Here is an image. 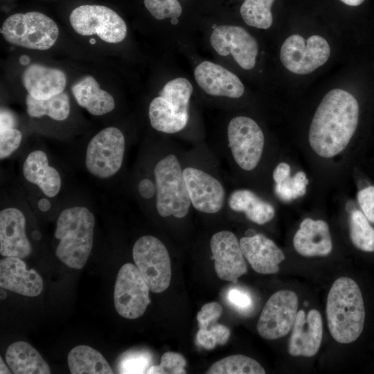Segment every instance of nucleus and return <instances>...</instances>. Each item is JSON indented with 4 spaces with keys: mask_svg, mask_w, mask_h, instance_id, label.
Returning a JSON list of instances; mask_svg holds the SVG:
<instances>
[{
    "mask_svg": "<svg viewBox=\"0 0 374 374\" xmlns=\"http://www.w3.org/2000/svg\"><path fill=\"white\" fill-rule=\"evenodd\" d=\"M71 91L78 104L92 115L102 116L115 107L113 96L100 89L93 76L83 77L72 86Z\"/></svg>",
    "mask_w": 374,
    "mask_h": 374,
    "instance_id": "obj_25",
    "label": "nucleus"
},
{
    "mask_svg": "<svg viewBox=\"0 0 374 374\" xmlns=\"http://www.w3.org/2000/svg\"><path fill=\"white\" fill-rule=\"evenodd\" d=\"M357 200L366 217L374 223V186H368L359 190Z\"/></svg>",
    "mask_w": 374,
    "mask_h": 374,
    "instance_id": "obj_41",
    "label": "nucleus"
},
{
    "mask_svg": "<svg viewBox=\"0 0 374 374\" xmlns=\"http://www.w3.org/2000/svg\"><path fill=\"white\" fill-rule=\"evenodd\" d=\"M240 244L244 258L255 271L262 274L278 272L279 264L285 256L271 240L256 233L242 238Z\"/></svg>",
    "mask_w": 374,
    "mask_h": 374,
    "instance_id": "obj_20",
    "label": "nucleus"
},
{
    "mask_svg": "<svg viewBox=\"0 0 374 374\" xmlns=\"http://www.w3.org/2000/svg\"><path fill=\"white\" fill-rule=\"evenodd\" d=\"M192 93L193 86L186 78L168 81L149 105L148 116L152 127L168 134L182 130L188 123Z\"/></svg>",
    "mask_w": 374,
    "mask_h": 374,
    "instance_id": "obj_4",
    "label": "nucleus"
},
{
    "mask_svg": "<svg viewBox=\"0 0 374 374\" xmlns=\"http://www.w3.org/2000/svg\"><path fill=\"white\" fill-rule=\"evenodd\" d=\"M15 118L12 114L6 109L1 110L0 116V128L1 127H14Z\"/></svg>",
    "mask_w": 374,
    "mask_h": 374,
    "instance_id": "obj_44",
    "label": "nucleus"
},
{
    "mask_svg": "<svg viewBox=\"0 0 374 374\" xmlns=\"http://www.w3.org/2000/svg\"><path fill=\"white\" fill-rule=\"evenodd\" d=\"M230 335L231 331L229 328L222 324L215 323L210 328H199L196 339L200 346L211 350L216 345H224Z\"/></svg>",
    "mask_w": 374,
    "mask_h": 374,
    "instance_id": "obj_35",
    "label": "nucleus"
},
{
    "mask_svg": "<svg viewBox=\"0 0 374 374\" xmlns=\"http://www.w3.org/2000/svg\"><path fill=\"white\" fill-rule=\"evenodd\" d=\"M154 175L159 214L164 217H184L191 203L177 157L171 154L160 160L154 167Z\"/></svg>",
    "mask_w": 374,
    "mask_h": 374,
    "instance_id": "obj_5",
    "label": "nucleus"
},
{
    "mask_svg": "<svg viewBox=\"0 0 374 374\" xmlns=\"http://www.w3.org/2000/svg\"><path fill=\"white\" fill-rule=\"evenodd\" d=\"M290 172L291 169L289 164L285 162L280 163L273 172V179L276 184L283 181L290 177Z\"/></svg>",
    "mask_w": 374,
    "mask_h": 374,
    "instance_id": "obj_43",
    "label": "nucleus"
},
{
    "mask_svg": "<svg viewBox=\"0 0 374 374\" xmlns=\"http://www.w3.org/2000/svg\"><path fill=\"white\" fill-rule=\"evenodd\" d=\"M30 61V59L28 56L26 55H23L21 56L20 58H19V62H21V64H27Z\"/></svg>",
    "mask_w": 374,
    "mask_h": 374,
    "instance_id": "obj_48",
    "label": "nucleus"
},
{
    "mask_svg": "<svg viewBox=\"0 0 374 374\" xmlns=\"http://www.w3.org/2000/svg\"><path fill=\"white\" fill-rule=\"evenodd\" d=\"M186 362L184 357L174 352L165 353L159 365L151 366L147 371L148 374H184Z\"/></svg>",
    "mask_w": 374,
    "mask_h": 374,
    "instance_id": "obj_37",
    "label": "nucleus"
},
{
    "mask_svg": "<svg viewBox=\"0 0 374 374\" xmlns=\"http://www.w3.org/2000/svg\"><path fill=\"white\" fill-rule=\"evenodd\" d=\"M210 42L219 55L231 54L241 68L250 70L255 66L258 45L244 28L231 25L217 26L211 33Z\"/></svg>",
    "mask_w": 374,
    "mask_h": 374,
    "instance_id": "obj_14",
    "label": "nucleus"
},
{
    "mask_svg": "<svg viewBox=\"0 0 374 374\" xmlns=\"http://www.w3.org/2000/svg\"><path fill=\"white\" fill-rule=\"evenodd\" d=\"M68 365L72 374L114 373L103 355L86 345H79L71 350L68 355Z\"/></svg>",
    "mask_w": 374,
    "mask_h": 374,
    "instance_id": "obj_28",
    "label": "nucleus"
},
{
    "mask_svg": "<svg viewBox=\"0 0 374 374\" xmlns=\"http://www.w3.org/2000/svg\"><path fill=\"white\" fill-rule=\"evenodd\" d=\"M228 202L231 209L243 212L250 221L258 224H264L271 221L275 215L274 208L271 204L247 189L233 191Z\"/></svg>",
    "mask_w": 374,
    "mask_h": 374,
    "instance_id": "obj_27",
    "label": "nucleus"
},
{
    "mask_svg": "<svg viewBox=\"0 0 374 374\" xmlns=\"http://www.w3.org/2000/svg\"><path fill=\"white\" fill-rule=\"evenodd\" d=\"M0 373L1 374H10L11 372L9 371L7 366L5 364L1 357H0Z\"/></svg>",
    "mask_w": 374,
    "mask_h": 374,
    "instance_id": "obj_47",
    "label": "nucleus"
},
{
    "mask_svg": "<svg viewBox=\"0 0 374 374\" xmlns=\"http://www.w3.org/2000/svg\"><path fill=\"white\" fill-rule=\"evenodd\" d=\"M222 311V305L217 302H211L204 305L197 314L199 328H208L220 317Z\"/></svg>",
    "mask_w": 374,
    "mask_h": 374,
    "instance_id": "obj_39",
    "label": "nucleus"
},
{
    "mask_svg": "<svg viewBox=\"0 0 374 374\" xmlns=\"http://www.w3.org/2000/svg\"><path fill=\"white\" fill-rule=\"evenodd\" d=\"M229 303L240 312H247L253 306L251 295L245 290L239 287H232L226 294Z\"/></svg>",
    "mask_w": 374,
    "mask_h": 374,
    "instance_id": "obj_40",
    "label": "nucleus"
},
{
    "mask_svg": "<svg viewBox=\"0 0 374 374\" xmlns=\"http://www.w3.org/2000/svg\"><path fill=\"white\" fill-rule=\"evenodd\" d=\"M1 33L10 44L44 51L55 44L59 28L47 15L33 11L9 16L2 24Z\"/></svg>",
    "mask_w": 374,
    "mask_h": 374,
    "instance_id": "obj_6",
    "label": "nucleus"
},
{
    "mask_svg": "<svg viewBox=\"0 0 374 374\" xmlns=\"http://www.w3.org/2000/svg\"><path fill=\"white\" fill-rule=\"evenodd\" d=\"M32 235H33V238L35 240H39L40 238H41V234H40V233H39L38 231H34L33 232Z\"/></svg>",
    "mask_w": 374,
    "mask_h": 374,
    "instance_id": "obj_49",
    "label": "nucleus"
},
{
    "mask_svg": "<svg viewBox=\"0 0 374 374\" xmlns=\"http://www.w3.org/2000/svg\"><path fill=\"white\" fill-rule=\"evenodd\" d=\"M210 246L217 276L223 280L238 283V279L247 272V265L235 234L229 231H219L212 236Z\"/></svg>",
    "mask_w": 374,
    "mask_h": 374,
    "instance_id": "obj_15",
    "label": "nucleus"
},
{
    "mask_svg": "<svg viewBox=\"0 0 374 374\" xmlns=\"http://www.w3.org/2000/svg\"><path fill=\"white\" fill-rule=\"evenodd\" d=\"M346 5L350 6H357L362 4L365 0H340Z\"/></svg>",
    "mask_w": 374,
    "mask_h": 374,
    "instance_id": "obj_46",
    "label": "nucleus"
},
{
    "mask_svg": "<svg viewBox=\"0 0 374 374\" xmlns=\"http://www.w3.org/2000/svg\"><path fill=\"white\" fill-rule=\"evenodd\" d=\"M323 323L320 312L310 310L298 311L288 343V353L294 357H310L315 355L321 344Z\"/></svg>",
    "mask_w": 374,
    "mask_h": 374,
    "instance_id": "obj_17",
    "label": "nucleus"
},
{
    "mask_svg": "<svg viewBox=\"0 0 374 374\" xmlns=\"http://www.w3.org/2000/svg\"><path fill=\"white\" fill-rule=\"evenodd\" d=\"M194 76L200 88L211 96L238 98L244 91V84L235 74L210 61L198 64Z\"/></svg>",
    "mask_w": 374,
    "mask_h": 374,
    "instance_id": "obj_19",
    "label": "nucleus"
},
{
    "mask_svg": "<svg viewBox=\"0 0 374 374\" xmlns=\"http://www.w3.org/2000/svg\"><path fill=\"white\" fill-rule=\"evenodd\" d=\"M298 305L294 292L283 290L273 294L264 305L257 323L260 336L274 340L288 334L294 326Z\"/></svg>",
    "mask_w": 374,
    "mask_h": 374,
    "instance_id": "obj_13",
    "label": "nucleus"
},
{
    "mask_svg": "<svg viewBox=\"0 0 374 374\" xmlns=\"http://www.w3.org/2000/svg\"><path fill=\"white\" fill-rule=\"evenodd\" d=\"M274 0H244L240 8L244 21L261 29L269 28L273 21L271 6Z\"/></svg>",
    "mask_w": 374,
    "mask_h": 374,
    "instance_id": "obj_32",
    "label": "nucleus"
},
{
    "mask_svg": "<svg viewBox=\"0 0 374 374\" xmlns=\"http://www.w3.org/2000/svg\"><path fill=\"white\" fill-rule=\"evenodd\" d=\"M146 9L157 19H176L182 12L178 0H144Z\"/></svg>",
    "mask_w": 374,
    "mask_h": 374,
    "instance_id": "obj_36",
    "label": "nucleus"
},
{
    "mask_svg": "<svg viewBox=\"0 0 374 374\" xmlns=\"http://www.w3.org/2000/svg\"><path fill=\"white\" fill-rule=\"evenodd\" d=\"M25 179L37 186L48 197H55L61 188V177L57 170L48 165L44 152L37 150L31 152L23 165Z\"/></svg>",
    "mask_w": 374,
    "mask_h": 374,
    "instance_id": "obj_24",
    "label": "nucleus"
},
{
    "mask_svg": "<svg viewBox=\"0 0 374 374\" xmlns=\"http://www.w3.org/2000/svg\"><path fill=\"white\" fill-rule=\"evenodd\" d=\"M359 105L349 92L334 89L319 105L310 124L308 140L320 157H333L350 141L357 127Z\"/></svg>",
    "mask_w": 374,
    "mask_h": 374,
    "instance_id": "obj_1",
    "label": "nucleus"
},
{
    "mask_svg": "<svg viewBox=\"0 0 374 374\" xmlns=\"http://www.w3.org/2000/svg\"><path fill=\"white\" fill-rule=\"evenodd\" d=\"M328 329L332 338L341 344H350L362 334L365 321V308L357 283L342 276L335 280L326 303Z\"/></svg>",
    "mask_w": 374,
    "mask_h": 374,
    "instance_id": "obj_2",
    "label": "nucleus"
},
{
    "mask_svg": "<svg viewBox=\"0 0 374 374\" xmlns=\"http://www.w3.org/2000/svg\"><path fill=\"white\" fill-rule=\"evenodd\" d=\"M6 360L15 374H49L51 369L38 351L25 341L10 344L6 352Z\"/></svg>",
    "mask_w": 374,
    "mask_h": 374,
    "instance_id": "obj_26",
    "label": "nucleus"
},
{
    "mask_svg": "<svg viewBox=\"0 0 374 374\" xmlns=\"http://www.w3.org/2000/svg\"><path fill=\"white\" fill-rule=\"evenodd\" d=\"M69 21L79 35H96L108 43L122 42L127 35L125 21L112 9L99 5H82L73 10Z\"/></svg>",
    "mask_w": 374,
    "mask_h": 374,
    "instance_id": "obj_9",
    "label": "nucleus"
},
{
    "mask_svg": "<svg viewBox=\"0 0 374 374\" xmlns=\"http://www.w3.org/2000/svg\"><path fill=\"white\" fill-rule=\"evenodd\" d=\"M149 290L136 266L132 263L123 265L118 272L114 292L118 314L129 319L142 316L150 303Z\"/></svg>",
    "mask_w": 374,
    "mask_h": 374,
    "instance_id": "obj_12",
    "label": "nucleus"
},
{
    "mask_svg": "<svg viewBox=\"0 0 374 374\" xmlns=\"http://www.w3.org/2000/svg\"><path fill=\"white\" fill-rule=\"evenodd\" d=\"M206 373L265 374V371L255 359L243 355H233L214 363Z\"/></svg>",
    "mask_w": 374,
    "mask_h": 374,
    "instance_id": "obj_30",
    "label": "nucleus"
},
{
    "mask_svg": "<svg viewBox=\"0 0 374 374\" xmlns=\"http://www.w3.org/2000/svg\"><path fill=\"white\" fill-rule=\"evenodd\" d=\"M32 247L26 234V219L18 208L9 207L0 212V253L4 257L25 258Z\"/></svg>",
    "mask_w": 374,
    "mask_h": 374,
    "instance_id": "obj_18",
    "label": "nucleus"
},
{
    "mask_svg": "<svg viewBox=\"0 0 374 374\" xmlns=\"http://www.w3.org/2000/svg\"><path fill=\"white\" fill-rule=\"evenodd\" d=\"M125 137L115 127H108L97 133L89 141L85 155V166L90 174L107 179L116 174L123 164Z\"/></svg>",
    "mask_w": 374,
    "mask_h": 374,
    "instance_id": "obj_7",
    "label": "nucleus"
},
{
    "mask_svg": "<svg viewBox=\"0 0 374 374\" xmlns=\"http://www.w3.org/2000/svg\"><path fill=\"white\" fill-rule=\"evenodd\" d=\"M295 250L305 257L326 256L332 249L328 224L322 220L304 219L293 238Z\"/></svg>",
    "mask_w": 374,
    "mask_h": 374,
    "instance_id": "obj_22",
    "label": "nucleus"
},
{
    "mask_svg": "<svg viewBox=\"0 0 374 374\" xmlns=\"http://www.w3.org/2000/svg\"><path fill=\"white\" fill-rule=\"evenodd\" d=\"M183 175L190 203L196 210L212 214L222 209L225 190L217 179L193 167L186 168Z\"/></svg>",
    "mask_w": 374,
    "mask_h": 374,
    "instance_id": "obj_16",
    "label": "nucleus"
},
{
    "mask_svg": "<svg viewBox=\"0 0 374 374\" xmlns=\"http://www.w3.org/2000/svg\"><path fill=\"white\" fill-rule=\"evenodd\" d=\"M308 183L305 173L299 171L292 177L290 176L283 181L276 183L275 192L282 201L290 202L305 194Z\"/></svg>",
    "mask_w": 374,
    "mask_h": 374,
    "instance_id": "obj_34",
    "label": "nucleus"
},
{
    "mask_svg": "<svg viewBox=\"0 0 374 374\" xmlns=\"http://www.w3.org/2000/svg\"><path fill=\"white\" fill-rule=\"evenodd\" d=\"M26 105L28 116L33 118L48 116L55 121H64L70 114L69 98L64 91L44 100L35 98L28 93Z\"/></svg>",
    "mask_w": 374,
    "mask_h": 374,
    "instance_id": "obj_29",
    "label": "nucleus"
},
{
    "mask_svg": "<svg viewBox=\"0 0 374 374\" xmlns=\"http://www.w3.org/2000/svg\"><path fill=\"white\" fill-rule=\"evenodd\" d=\"M138 190L143 198L150 199L157 193L156 184L150 179H143L139 184Z\"/></svg>",
    "mask_w": 374,
    "mask_h": 374,
    "instance_id": "obj_42",
    "label": "nucleus"
},
{
    "mask_svg": "<svg viewBox=\"0 0 374 374\" xmlns=\"http://www.w3.org/2000/svg\"><path fill=\"white\" fill-rule=\"evenodd\" d=\"M330 55V45L323 37L314 35L305 39L299 35H292L283 42L280 59L290 71L305 75L323 65Z\"/></svg>",
    "mask_w": 374,
    "mask_h": 374,
    "instance_id": "obj_10",
    "label": "nucleus"
},
{
    "mask_svg": "<svg viewBox=\"0 0 374 374\" xmlns=\"http://www.w3.org/2000/svg\"><path fill=\"white\" fill-rule=\"evenodd\" d=\"M7 296V293L3 288L1 287V299L4 300Z\"/></svg>",
    "mask_w": 374,
    "mask_h": 374,
    "instance_id": "obj_50",
    "label": "nucleus"
},
{
    "mask_svg": "<svg viewBox=\"0 0 374 374\" xmlns=\"http://www.w3.org/2000/svg\"><path fill=\"white\" fill-rule=\"evenodd\" d=\"M152 355L146 350H128L120 357L119 373H146L151 366Z\"/></svg>",
    "mask_w": 374,
    "mask_h": 374,
    "instance_id": "obj_33",
    "label": "nucleus"
},
{
    "mask_svg": "<svg viewBox=\"0 0 374 374\" xmlns=\"http://www.w3.org/2000/svg\"><path fill=\"white\" fill-rule=\"evenodd\" d=\"M229 145L236 163L244 170H252L259 163L263 152L265 137L257 123L239 116L228 125Z\"/></svg>",
    "mask_w": 374,
    "mask_h": 374,
    "instance_id": "obj_11",
    "label": "nucleus"
},
{
    "mask_svg": "<svg viewBox=\"0 0 374 374\" xmlns=\"http://www.w3.org/2000/svg\"><path fill=\"white\" fill-rule=\"evenodd\" d=\"M350 238L353 244L366 252L374 251V229L359 211H354L349 220Z\"/></svg>",
    "mask_w": 374,
    "mask_h": 374,
    "instance_id": "obj_31",
    "label": "nucleus"
},
{
    "mask_svg": "<svg viewBox=\"0 0 374 374\" xmlns=\"http://www.w3.org/2000/svg\"><path fill=\"white\" fill-rule=\"evenodd\" d=\"M93 214L84 206L63 210L57 220L55 237L59 240L55 255L67 267L81 269L93 247Z\"/></svg>",
    "mask_w": 374,
    "mask_h": 374,
    "instance_id": "obj_3",
    "label": "nucleus"
},
{
    "mask_svg": "<svg viewBox=\"0 0 374 374\" xmlns=\"http://www.w3.org/2000/svg\"><path fill=\"white\" fill-rule=\"evenodd\" d=\"M22 81L30 96L44 100L64 91L66 76L60 69L33 64L24 71Z\"/></svg>",
    "mask_w": 374,
    "mask_h": 374,
    "instance_id": "obj_23",
    "label": "nucleus"
},
{
    "mask_svg": "<svg viewBox=\"0 0 374 374\" xmlns=\"http://www.w3.org/2000/svg\"><path fill=\"white\" fill-rule=\"evenodd\" d=\"M132 256L135 265L150 291L161 293L170 285L171 266L168 251L156 237L144 235L134 244Z\"/></svg>",
    "mask_w": 374,
    "mask_h": 374,
    "instance_id": "obj_8",
    "label": "nucleus"
},
{
    "mask_svg": "<svg viewBox=\"0 0 374 374\" xmlns=\"http://www.w3.org/2000/svg\"><path fill=\"white\" fill-rule=\"evenodd\" d=\"M38 208L42 211H47L51 208V202L46 198H42L38 201Z\"/></svg>",
    "mask_w": 374,
    "mask_h": 374,
    "instance_id": "obj_45",
    "label": "nucleus"
},
{
    "mask_svg": "<svg viewBox=\"0 0 374 374\" xmlns=\"http://www.w3.org/2000/svg\"><path fill=\"white\" fill-rule=\"evenodd\" d=\"M0 286L11 292L33 297L41 294L43 280L34 269L27 270L21 258L6 257L0 261Z\"/></svg>",
    "mask_w": 374,
    "mask_h": 374,
    "instance_id": "obj_21",
    "label": "nucleus"
},
{
    "mask_svg": "<svg viewBox=\"0 0 374 374\" xmlns=\"http://www.w3.org/2000/svg\"><path fill=\"white\" fill-rule=\"evenodd\" d=\"M22 135L15 127L0 128V159L10 156L21 144Z\"/></svg>",
    "mask_w": 374,
    "mask_h": 374,
    "instance_id": "obj_38",
    "label": "nucleus"
}]
</instances>
